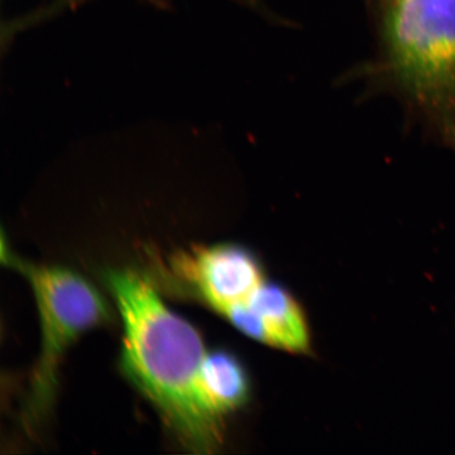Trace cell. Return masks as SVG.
Wrapping results in <instances>:
<instances>
[{"label":"cell","instance_id":"obj_5","mask_svg":"<svg viewBox=\"0 0 455 455\" xmlns=\"http://www.w3.org/2000/svg\"><path fill=\"white\" fill-rule=\"evenodd\" d=\"M225 316L247 337L277 348L304 352L309 331L304 313L286 290L263 283L248 303L236 306Z\"/></svg>","mask_w":455,"mask_h":455},{"label":"cell","instance_id":"obj_2","mask_svg":"<svg viewBox=\"0 0 455 455\" xmlns=\"http://www.w3.org/2000/svg\"><path fill=\"white\" fill-rule=\"evenodd\" d=\"M373 70L455 150V0H394Z\"/></svg>","mask_w":455,"mask_h":455},{"label":"cell","instance_id":"obj_6","mask_svg":"<svg viewBox=\"0 0 455 455\" xmlns=\"http://www.w3.org/2000/svg\"><path fill=\"white\" fill-rule=\"evenodd\" d=\"M199 382L207 405L221 419L235 411L248 397L246 372L235 355L214 351L204 356Z\"/></svg>","mask_w":455,"mask_h":455},{"label":"cell","instance_id":"obj_3","mask_svg":"<svg viewBox=\"0 0 455 455\" xmlns=\"http://www.w3.org/2000/svg\"><path fill=\"white\" fill-rule=\"evenodd\" d=\"M8 263L30 282L41 315L42 354L28 403L31 417H41L52 401L61 355L79 335L109 321V308L98 290L76 272L28 264L9 254Z\"/></svg>","mask_w":455,"mask_h":455},{"label":"cell","instance_id":"obj_1","mask_svg":"<svg viewBox=\"0 0 455 455\" xmlns=\"http://www.w3.org/2000/svg\"><path fill=\"white\" fill-rule=\"evenodd\" d=\"M105 281L124 323V374L181 445L196 453L213 452L221 442V419L207 405L199 382L207 355L201 335L163 303L140 273L110 270Z\"/></svg>","mask_w":455,"mask_h":455},{"label":"cell","instance_id":"obj_4","mask_svg":"<svg viewBox=\"0 0 455 455\" xmlns=\"http://www.w3.org/2000/svg\"><path fill=\"white\" fill-rule=\"evenodd\" d=\"M170 264L188 291L223 315L248 303L264 283L258 260L236 244L187 250Z\"/></svg>","mask_w":455,"mask_h":455}]
</instances>
